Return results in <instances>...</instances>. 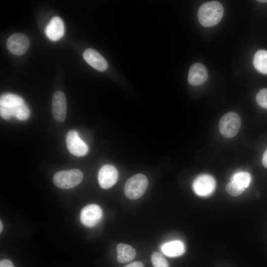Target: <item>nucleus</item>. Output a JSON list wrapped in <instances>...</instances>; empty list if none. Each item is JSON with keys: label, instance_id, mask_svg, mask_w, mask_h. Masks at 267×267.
I'll return each mask as SVG.
<instances>
[{"label": "nucleus", "instance_id": "obj_1", "mask_svg": "<svg viewBox=\"0 0 267 267\" xmlns=\"http://www.w3.org/2000/svg\"><path fill=\"white\" fill-rule=\"evenodd\" d=\"M224 12L222 5L217 1H211L203 3L199 7L198 19L200 24L205 27L217 25L221 20Z\"/></svg>", "mask_w": 267, "mask_h": 267}, {"label": "nucleus", "instance_id": "obj_16", "mask_svg": "<svg viewBox=\"0 0 267 267\" xmlns=\"http://www.w3.org/2000/svg\"><path fill=\"white\" fill-rule=\"evenodd\" d=\"M253 64L257 71L267 74V50L261 49L257 51L254 55Z\"/></svg>", "mask_w": 267, "mask_h": 267}, {"label": "nucleus", "instance_id": "obj_5", "mask_svg": "<svg viewBox=\"0 0 267 267\" xmlns=\"http://www.w3.org/2000/svg\"><path fill=\"white\" fill-rule=\"evenodd\" d=\"M216 185V182L214 178L207 174L199 176L192 183L194 192L202 197L210 195L214 191Z\"/></svg>", "mask_w": 267, "mask_h": 267}, {"label": "nucleus", "instance_id": "obj_13", "mask_svg": "<svg viewBox=\"0 0 267 267\" xmlns=\"http://www.w3.org/2000/svg\"><path fill=\"white\" fill-rule=\"evenodd\" d=\"M64 32V22L58 16L52 18L45 28L47 37L52 41H56L61 39Z\"/></svg>", "mask_w": 267, "mask_h": 267}, {"label": "nucleus", "instance_id": "obj_23", "mask_svg": "<svg viewBox=\"0 0 267 267\" xmlns=\"http://www.w3.org/2000/svg\"><path fill=\"white\" fill-rule=\"evenodd\" d=\"M0 267H14V265L11 261L4 259L0 261Z\"/></svg>", "mask_w": 267, "mask_h": 267}, {"label": "nucleus", "instance_id": "obj_18", "mask_svg": "<svg viewBox=\"0 0 267 267\" xmlns=\"http://www.w3.org/2000/svg\"><path fill=\"white\" fill-rule=\"evenodd\" d=\"M230 180L241 187L246 189L250 184L251 177L248 172H238L231 177Z\"/></svg>", "mask_w": 267, "mask_h": 267}, {"label": "nucleus", "instance_id": "obj_2", "mask_svg": "<svg viewBox=\"0 0 267 267\" xmlns=\"http://www.w3.org/2000/svg\"><path fill=\"white\" fill-rule=\"evenodd\" d=\"M82 172L78 169L61 171L56 173L53 178L54 184L61 189H70L81 182Z\"/></svg>", "mask_w": 267, "mask_h": 267}, {"label": "nucleus", "instance_id": "obj_20", "mask_svg": "<svg viewBox=\"0 0 267 267\" xmlns=\"http://www.w3.org/2000/svg\"><path fill=\"white\" fill-rule=\"evenodd\" d=\"M151 261L154 267H169L167 260L160 253L153 252L151 257Z\"/></svg>", "mask_w": 267, "mask_h": 267}, {"label": "nucleus", "instance_id": "obj_27", "mask_svg": "<svg viewBox=\"0 0 267 267\" xmlns=\"http://www.w3.org/2000/svg\"><path fill=\"white\" fill-rule=\"evenodd\" d=\"M258 1L261 2H267V0H258Z\"/></svg>", "mask_w": 267, "mask_h": 267}, {"label": "nucleus", "instance_id": "obj_12", "mask_svg": "<svg viewBox=\"0 0 267 267\" xmlns=\"http://www.w3.org/2000/svg\"><path fill=\"white\" fill-rule=\"evenodd\" d=\"M208 76L206 67L200 63L192 64L190 67L188 82L193 86H199L203 84L207 80Z\"/></svg>", "mask_w": 267, "mask_h": 267}, {"label": "nucleus", "instance_id": "obj_15", "mask_svg": "<svg viewBox=\"0 0 267 267\" xmlns=\"http://www.w3.org/2000/svg\"><path fill=\"white\" fill-rule=\"evenodd\" d=\"M117 261L119 263H126L133 260L136 255L134 249L131 246L124 243H119L117 246Z\"/></svg>", "mask_w": 267, "mask_h": 267}, {"label": "nucleus", "instance_id": "obj_17", "mask_svg": "<svg viewBox=\"0 0 267 267\" xmlns=\"http://www.w3.org/2000/svg\"><path fill=\"white\" fill-rule=\"evenodd\" d=\"M24 102L21 96L12 93L3 94L0 96V106L13 107Z\"/></svg>", "mask_w": 267, "mask_h": 267}, {"label": "nucleus", "instance_id": "obj_14", "mask_svg": "<svg viewBox=\"0 0 267 267\" xmlns=\"http://www.w3.org/2000/svg\"><path fill=\"white\" fill-rule=\"evenodd\" d=\"M164 254L170 257H178L184 254L185 249L183 243L180 241H172L161 246Z\"/></svg>", "mask_w": 267, "mask_h": 267}, {"label": "nucleus", "instance_id": "obj_6", "mask_svg": "<svg viewBox=\"0 0 267 267\" xmlns=\"http://www.w3.org/2000/svg\"><path fill=\"white\" fill-rule=\"evenodd\" d=\"M102 210L96 204H89L84 207L80 214V220L83 224L88 227H92L101 220Z\"/></svg>", "mask_w": 267, "mask_h": 267}, {"label": "nucleus", "instance_id": "obj_3", "mask_svg": "<svg viewBox=\"0 0 267 267\" xmlns=\"http://www.w3.org/2000/svg\"><path fill=\"white\" fill-rule=\"evenodd\" d=\"M148 184V179L144 175L136 174L127 180L124 187L125 194L130 199H137L144 193Z\"/></svg>", "mask_w": 267, "mask_h": 267}, {"label": "nucleus", "instance_id": "obj_25", "mask_svg": "<svg viewBox=\"0 0 267 267\" xmlns=\"http://www.w3.org/2000/svg\"><path fill=\"white\" fill-rule=\"evenodd\" d=\"M262 162L264 167L267 168V148L264 153Z\"/></svg>", "mask_w": 267, "mask_h": 267}, {"label": "nucleus", "instance_id": "obj_19", "mask_svg": "<svg viewBox=\"0 0 267 267\" xmlns=\"http://www.w3.org/2000/svg\"><path fill=\"white\" fill-rule=\"evenodd\" d=\"M10 108L12 117L24 121L27 120L30 115V111L28 106L24 102L23 103Z\"/></svg>", "mask_w": 267, "mask_h": 267}, {"label": "nucleus", "instance_id": "obj_21", "mask_svg": "<svg viewBox=\"0 0 267 267\" xmlns=\"http://www.w3.org/2000/svg\"><path fill=\"white\" fill-rule=\"evenodd\" d=\"M227 193L232 196H238L241 194L245 190L233 182H229L225 187Z\"/></svg>", "mask_w": 267, "mask_h": 267}, {"label": "nucleus", "instance_id": "obj_4", "mask_svg": "<svg viewBox=\"0 0 267 267\" xmlns=\"http://www.w3.org/2000/svg\"><path fill=\"white\" fill-rule=\"evenodd\" d=\"M241 119L238 114L229 112L224 114L219 122V131L226 138L234 137L241 127Z\"/></svg>", "mask_w": 267, "mask_h": 267}, {"label": "nucleus", "instance_id": "obj_10", "mask_svg": "<svg viewBox=\"0 0 267 267\" xmlns=\"http://www.w3.org/2000/svg\"><path fill=\"white\" fill-rule=\"evenodd\" d=\"M52 113L54 119L57 122H62L66 115V97L61 91H56L52 97Z\"/></svg>", "mask_w": 267, "mask_h": 267}, {"label": "nucleus", "instance_id": "obj_9", "mask_svg": "<svg viewBox=\"0 0 267 267\" xmlns=\"http://www.w3.org/2000/svg\"><path fill=\"white\" fill-rule=\"evenodd\" d=\"M118 178V171L111 165H104L98 172V182L100 187L103 189H108L113 186L117 182Z\"/></svg>", "mask_w": 267, "mask_h": 267}, {"label": "nucleus", "instance_id": "obj_24", "mask_svg": "<svg viewBox=\"0 0 267 267\" xmlns=\"http://www.w3.org/2000/svg\"><path fill=\"white\" fill-rule=\"evenodd\" d=\"M125 267H144V265L141 262H134L127 265Z\"/></svg>", "mask_w": 267, "mask_h": 267}, {"label": "nucleus", "instance_id": "obj_8", "mask_svg": "<svg viewBox=\"0 0 267 267\" xmlns=\"http://www.w3.org/2000/svg\"><path fill=\"white\" fill-rule=\"evenodd\" d=\"M66 142L69 151L75 156H82L88 152V146L80 138L75 131H71L68 133Z\"/></svg>", "mask_w": 267, "mask_h": 267}, {"label": "nucleus", "instance_id": "obj_22", "mask_svg": "<svg viewBox=\"0 0 267 267\" xmlns=\"http://www.w3.org/2000/svg\"><path fill=\"white\" fill-rule=\"evenodd\" d=\"M256 101L260 106L267 109V88L259 91L256 95Z\"/></svg>", "mask_w": 267, "mask_h": 267}, {"label": "nucleus", "instance_id": "obj_7", "mask_svg": "<svg viewBox=\"0 0 267 267\" xmlns=\"http://www.w3.org/2000/svg\"><path fill=\"white\" fill-rule=\"evenodd\" d=\"M6 45L11 53L16 55H20L27 50L30 45V42L25 34L15 33L8 38Z\"/></svg>", "mask_w": 267, "mask_h": 267}, {"label": "nucleus", "instance_id": "obj_11", "mask_svg": "<svg viewBox=\"0 0 267 267\" xmlns=\"http://www.w3.org/2000/svg\"><path fill=\"white\" fill-rule=\"evenodd\" d=\"M83 56L89 65L99 71H104L108 68V63L105 59L94 49H86Z\"/></svg>", "mask_w": 267, "mask_h": 267}, {"label": "nucleus", "instance_id": "obj_26", "mask_svg": "<svg viewBox=\"0 0 267 267\" xmlns=\"http://www.w3.org/2000/svg\"><path fill=\"white\" fill-rule=\"evenodd\" d=\"M0 232H1V231H2V227H3V226H2V222H1V221H0Z\"/></svg>", "mask_w": 267, "mask_h": 267}]
</instances>
